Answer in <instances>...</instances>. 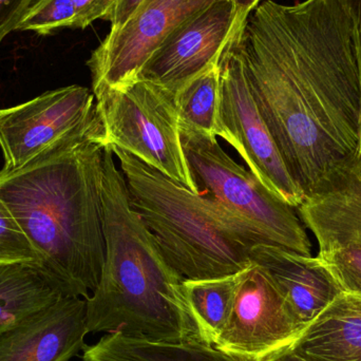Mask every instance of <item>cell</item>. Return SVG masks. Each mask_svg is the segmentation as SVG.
<instances>
[{
	"instance_id": "17",
	"label": "cell",
	"mask_w": 361,
	"mask_h": 361,
	"mask_svg": "<svg viewBox=\"0 0 361 361\" xmlns=\"http://www.w3.org/2000/svg\"><path fill=\"white\" fill-rule=\"evenodd\" d=\"M82 356L107 361H261L203 343H162L122 334H107L94 345H85Z\"/></svg>"
},
{
	"instance_id": "5",
	"label": "cell",
	"mask_w": 361,
	"mask_h": 361,
	"mask_svg": "<svg viewBox=\"0 0 361 361\" xmlns=\"http://www.w3.org/2000/svg\"><path fill=\"white\" fill-rule=\"evenodd\" d=\"M94 97L104 148H121L192 192L201 193L183 149L173 93L139 78Z\"/></svg>"
},
{
	"instance_id": "20",
	"label": "cell",
	"mask_w": 361,
	"mask_h": 361,
	"mask_svg": "<svg viewBox=\"0 0 361 361\" xmlns=\"http://www.w3.org/2000/svg\"><path fill=\"white\" fill-rule=\"evenodd\" d=\"M73 0H35L19 23L17 31L34 32L46 36L65 29H75Z\"/></svg>"
},
{
	"instance_id": "25",
	"label": "cell",
	"mask_w": 361,
	"mask_h": 361,
	"mask_svg": "<svg viewBox=\"0 0 361 361\" xmlns=\"http://www.w3.org/2000/svg\"><path fill=\"white\" fill-rule=\"evenodd\" d=\"M146 0H116L104 19L111 23L110 31L122 27Z\"/></svg>"
},
{
	"instance_id": "7",
	"label": "cell",
	"mask_w": 361,
	"mask_h": 361,
	"mask_svg": "<svg viewBox=\"0 0 361 361\" xmlns=\"http://www.w3.org/2000/svg\"><path fill=\"white\" fill-rule=\"evenodd\" d=\"M235 40L220 63L218 137L237 152L274 195L297 209L305 201V191L290 175L257 105Z\"/></svg>"
},
{
	"instance_id": "26",
	"label": "cell",
	"mask_w": 361,
	"mask_h": 361,
	"mask_svg": "<svg viewBox=\"0 0 361 361\" xmlns=\"http://www.w3.org/2000/svg\"><path fill=\"white\" fill-rule=\"evenodd\" d=\"M261 361H307L305 358L299 356L298 354L295 353L294 351L290 349V348H286V349L280 350V351L276 352V353L271 354V355L267 356V357L263 358Z\"/></svg>"
},
{
	"instance_id": "28",
	"label": "cell",
	"mask_w": 361,
	"mask_h": 361,
	"mask_svg": "<svg viewBox=\"0 0 361 361\" xmlns=\"http://www.w3.org/2000/svg\"><path fill=\"white\" fill-rule=\"evenodd\" d=\"M231 1L233 2L240 10L250 14L252 11L256 10L260 0H231Z\"/></svg>"
},
{
	"instance_id": "31",
	"label": "cell",
	"mask_w": 361,
	"mask_h": 361,
	"mask_svg": "<svg viewBox=\"0 0 361 361\" xmlns=\"http://www.w3.org/2000/svg\"><path fill=\"white\" fill-rule=\"evenodd\" d=\"M360 165H361V162H360Z\"/></svg>"
},
{
	"instance_id": "4",
	"label": "cell",
	"mask_w": 361,
	"mask_h": 361,
	"mask_svg": "<svg viewBox=\"0 0 361 361\" xmlns=\"http://www.w3.org/2000/svg\"><path fill=\"white\" fill-rule=\"evenodd\" d=\"M109 147L131 205L183 279H216L252 267V248L267 243L250 223L209 195L192 192L125 150Z\"/></svg>"
},
{
	"instance_id": "24",
	"label": "cell",
	"mask_w": 361,
	"mask_h": 361,
	"mask_svg": "<svg viewBox=\"0 0 361 361\" xmlns=\"http://www.w3.org/2000/svg\"><path fill=\"white\" fill-rule=\"evenodd\" d=\"M76 10L75 29H86L93 21L104 19L116 0H73Z\"/></svg>"
},
{
	"instance_id": "18",
	"label": "cell",
	"mask_w": 361,
	"mask_h": 361,
	"mask_svg": "<svg viewBox=\"0 0 361 361\" xmlns=\"http://www.w3.org/2000/svg\"><path fill=\"white\" fill-rule=\"evenodd\" d=\"M242 274L243 271L216 279L183 281L189 311L207 345H214L226 324Z\"/></svg>"
},
{
	"instance_id": "22",
	"label": "cell",
	"mask_w": 361,
	"mask_h": 361,
	"mask_svg": "<svg viewBox=\"0 0 361 361\" xmlns=\"http://www.w3.org/2000/svg\"><path fill=\"white\" fill-rule=\"evenodd\" d=\"M330 271L341 292L361 298V250H333L317 256Z\"/></svg>"
},
{
	"instance_id": "14",
	"label": "cell",
	"mask_w": 361,
	"mask_h": 361,
	"mask_svg": "<svg viewBox=\"0 0 361 361\" xmlns=\"http://www.w3.org/2000/svg\"><path fill=\"white\" fill-rule=\"evenodd\" d=\"M319 252L361 250V165L307 195L297 208Z\"/></svg>"
},
{
	"instance_id": "9",
	"label": "cell",
	"mask_w": 361,
	"mask_h": 361,
	"mask_svg": "<svg viewBox=\"0 0 361 361\" xmlns=\"http://www.w3.org/2000/svg\"><path fill=\"white\" fill-rule=\"evenodd\" d=\"M219 0H146L131 18L110 31L87 66L93 94L135 82L171 33Z\"/></svg>"
},
{
	"instance_id": "30",
	"label": "cell",
	"mask_w": 361,
	"mask_h": 361,
	"mask_svg": "<svg viewBox=\"0 0 361 361\" xmlns=\"http://www.w3.org/2000/svg\"><path fill=\"white\" fill-rule=\"evenodd\" d=\"M358 34H360V53H361V23L358 25Z\"/></svg>"
},
{
	"instance_id": "12",
	"label": "cell",
	"mask_w": 361,
	"mask_h": 361,
	"mask_svg": "<svg viewBox=\"0 0 361 361\" xmlns=\"http://www.w3.org/2000/svg\"><path fill=\"white\" fill-rule=\"evenodd\" d=\"M88 333L86 299L63 297L0 334V361H69Z\"/></svg>"
},
{
	"instance_id": "10",
	"label": "cell",
	"mask_w": 361,
	"mask_h": 361,
	"mask_svg": "<svg viewBox=\"0 0 361 361\" xmlns=\"http://www.w3.org/2000/svg\"><path fill=\"white\" fill-rule=\"evenodd\" d=\"M248 16L231 0L214 2L166 38L137 80H148L175 95L187 82L220 63Z\"/></svg>"
},
{
	"instance_id": "29",
	"label": "cell",
	"mask_w": 361,
	"mask_h": 361,
	"mask_svg": "<svg viewBox=\"0 0 361 361\" xmlns=\"http://www.w3.org/2000/svg\"><path fill=\"white\" fill-rule=\"evenodd\" d=\"M82 361H107L103 360H99V358L87 357V356H82Z\"/></svg>"
},
{
	"instance_id": "19",
	"label": "cell",
	"mask_w": 361,
	"mask_h": 361,
	"mask_svg": "<svg viewBox=\"0 0 361 361\" xmlns=\"http://www.w3.org/2000/svg\"><path fill=\"white\" fill-rule=\"evenodd\" d=\"M220 63L187 82L176 93L180 130L218 137Z\"/></svg>"
},
{
	"instance_id": "2",
	"label": "cell",
	"mask_w": 361,
	"mask_h": 361,
	"mask_svg": "<svg viewBox=\"0 0 361 361\" xmlns=\"http://www.w3.org/2000/svg\"><path fill=\"white\" fill-rule=\"evenodd\" d=\"M101 125L89 126L18 171H0V199L65 296L87 299L105 262Z\"/></svg>"
},
{
	"instance_id": "15",
	"label": "cell",
	"mask_w": 361,
	"mask_h": 361,
	"mask_svg": "<svg viewBox=\"0 0 361 361\" xmlns=\"http://www.w3.org/2000/svg\"><path fill=\"white\" fill-rule=\"evenodd\" d=\"M288 348L307 361H361L360 297L341 293Z\"/></svg>"
},
{
	"instance_id": "23",
	"label": "cell",
	"mask_w": 361,
	"mask_h": 361,
	"mask_svg": "<svg viewBox=\"0 0 361 361\" xmlns=\"http://www.w3.org/2000/svg\"><path fill=\"white\" fill-rule=\"evenodd\" d=\"M35 0H0V44L4 38L17 31L21 19Z\"/></svg>"
},
{
	"instance_id": "21",
	"label": "cell",
	"mask_w": 361,
	"mask_h": 361,
	"mask_svg": "<svg viewBox=\"0 0 361 361\" xmlns=\"http://www.w3.org/2000/svg\"><path fill=\"white\" fill-rule=\"evenodd\" d=\"M12 263L38 267V256L16 219L0 199V264Z\"/></svg>"
},
{
	"instance_id": "13",
	"label": "cell",
	"mask_w": 361,
	"mask_h": 361,
	"mask_svg": "<svg viewBox=\"0 0 361 361\" xmlns=\"http://www.w3.org/2000/svg\"><path fill=\"white\" fill-rule=\"evenodd\" d=\"M250 258L269 275L305 329L343 293L317 257L260 243L252 248Z\"/></svg>"
},
{
	"instance_id": "11",
	"label": "cell",
	"mask_w": 361,
	"mask_h": 361,
	"mask_svg": "<svg viewBox=\"0 0 361 361\" xmlns=\"http://www.w3.org/2000/svg\"><path fill=\"white\" fill-rule=\"evenodd\" d=\"M305 326L259 265L244 269L226 324L214 347L262 360L290 347Z\"/></svg>"
},
{
	"instance_id": "8",
	"label": "cell",
	"mask_w": 361,
	"mask_h": 361,
	"mask_svg": "<svg viewBox=\"0 0 361 361\" xmlns=\"http://www.w3.org/2000/svg\"><path fill=\"white\" fill-rule=\"evenodd\" d=\"M95 118V97L72 85L27 103L0 109L2 171H18L86 128Z\"/></svg>"
},
{
	"instance_id": "16",
	"label": "cell",
	"mask_w": 361,
	"mask_h": 361,
	"mask_svg": "<svg viewBox=\"0 0 361 361\" xmlns=\"http://www.w3.org/2000/svg\"><path fill=\"white\" fill-rule=\"evenodd\" d=\"M65 296L35 264H0V334Z\"/></svg>"
},
{
	"instance_id": "6",
	"label": "cell",
	"mask_w": 361,
	"mask_h": 361,
	"mask_svg": "<svg viewBox=\"0 0 361 361\" xmlns=\"http://www.w3.org/2000/svg\"><path fill=\"white\" fill-rule=\"evenodd\" d=\"M191 173L208 195L250 223L267 244L312 255L307 227L296 208L274 195L254 173L238 164L216 137L180 130Z\"/></svg>"
},
{
	"instance_id": "3",
	"label": "cell",
	"mask_w": 361,
	"mask_h": 361,
	"mask_svg": "<svg viewBox=\"0 0 361 361\" xmlns=\"http://www.w3.org/2000/svg\"><path fill=\"white\" fill-rule=\"evenodd\" d=\"M105 262L86 299L89 333L162 343H204L183 292L182 277L131 205L126 180L104 148L102 185Z\"/></svg>"
},
{
	"instance_id": "27",
	"label": "cell",
	"mask_w": 361,
	"mask_h": 361,
	"mask_svg": "<svg viewBox=\"0 0 361 361\" xmlns=\"http://www.w3.org/2000/svg\"><path fill=\"white\" fill-rule=\"evenodd\" d=\"M339 1L349 11L350 14L360 25L361 23V0H339Z\"/></svg>"
},
{
	"instance_id": "1",
	"label": "cell",
	"mask_w": 361,
	"mask_h": 361,
	"mask_svg": "<svg viewBox=\"0 0 361 361\" xmlns=\"http://www.w3.org/2000/svg\"><path fill=\"white\" fill-rule=\"evenodd\" d=\"M235 46L305 197L361 162L360 34L339 0L265 1L250 13Z\"/></svg>"
}]
</instances>
